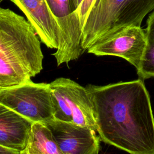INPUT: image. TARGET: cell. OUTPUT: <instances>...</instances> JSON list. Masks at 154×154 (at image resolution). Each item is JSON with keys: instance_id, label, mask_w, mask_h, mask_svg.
<instances>
[{"instance_id": "5b68a950", "label": "cell", "mask_w": 154, "mask_h": 154, "mask_svg": "<svg viewBox=\"0 0 154 154\" xmlns=\"http://www.w3.org/2000/svg\"><path fill=\"white\" fill-rule=\"evenodd\" d=\"M0 103L32 123H45L54 119V109L47 83L31 80L12 87L0 89Z\"/></svg>"}, {"instance_id": "ba28073f", "label": "cell", "mask_w": 154, "mask_h": 154, "mask_svg": "<svg viewBox=\"0 0 154 154\" xmlns=\"http://www.w3.org/2000/svg\"><path fill=\"white\" fill-rule=\"evenodd\" d=\"M45 123L63 154H94L99 152L100 138L94 131L55 119Z\"/></svg>"}, {"instance_id": "2e32d148", "label": "cell", "mask_w": 154, "mask_h": 154, "mask_svg": "<svg viewBox=\"0 0 154 154\" xmlns=\"http://www.w3.org/2000/svg\"><path fill=\"white\" fill-rule=\"evenodd\" d=\"M21 154H41L38 152L35 149L29 145H28L22 151H21Z\"/></svg>"}, {"instance_id": "30bf717a", "label": "cell", "mask_w": 154, "mask_h": 154, "mask_svg": "<svg viewBox=\"0 0 154 154\" xmlns=\"http://www.w3.org/2000/svg\"><path fill=\"white\" fill-rule=\"evenodd\" d=\"M32 122L0 103V145L19 151L28 146Z\"/></svg>"}, {"instance_id": "4fadbf2b", "label": "cell", "mask_w": 154, "mask_h": 154, "mask_svg": "<svg viewBox=\"0 0 154 154\" xmlns=\"http://www.w3.org/2000/svg\"><path fill=\"white\" fill-rule=\"evenodd\" d=\"M145 32L146 45L140 67L137 70L139 78L143 80L154 78V11L148 17Z\"/></svg>"}, {"instance_id": "9c48e42d", "label": "cell", "mask_w": 154, "mask_h": 154, "mask_svg": "<svg viewBox=\"0 0 154 154\" xmlns=\"http://www.w3.org/2000/svg\"><path fill=\"white\" fill-rule=\"evenodd\" d=\"M10 1L25 14L41 42L48 48L57 49L60 41V30L46 1Z\"/></svg>"}, {"instance_id": "9a60e30c", "label": "cell", "mask_w": 154, "mask_h": 154, "mask_svg": "<svg viewBox=\"0 0 154 154\" xmlns=\"http://www.w3.org/2000/svg\"><path fill=\"white\" fill-rule=\"evenodd\" d=\"M0 154H21V152L0 145Z\"/></svg>"}, {"instance_id": "ac0fdd59", "label": "cell", "mask_w": 154, "mask_h": 154, "mask_svg": "<svg viewBox=\"0 0 154 154\" xmlns=\"http://www.w3.org/2000/svg\"><path fill=\"white\" fill-rule=\"evenodd\" d=\"M94 154H99V152H96Z\"/></svg>"}, {"instance_id": "6da1fadb", "label": "cell", "mask_w": 154, "mask_h": 154, "mask_svg": "<svg viewBox=\"0 0 154 154\" xmlns=\"http://www.w3.org/2000/svg\"><path fill=\"white\" fill-rule=\"evenodd\" d=\"M86 88L103 142L129 154H154V117L143 79Z\"/></svg>"}, {"instance_id": "e0dca14e", "label": "cell", "mask_w": 154, "mask_h": 154, "mask_svg": "<svg viewBox=\"0 0 154 154\" xmlns=\"http://www.w3.org/2000/svg\"><path fill=\"white\" fill-rule=\"evenodd\" d=\"M83 0H70V2L72 8V10L77 13V11L80 6V5L81 4ZM78 14V13H77Z\"/></svg>"}, {"instance_id": "7c38bea8", "label": "cell", "mask_w": 154, "mask_h": 154, "mask_svg": "<svg viewBox=\"0 0 154 154\" xmlns=\"http://www.w3.org/2000/svg\"><path fill=\"white\" fill-rule=\"evenodd\" d=\"M28 145L41 154H63L51 131L43 123H32Z\"/></svg>"}, {"instance_id": "5bb4252c", "label": "cell", "mask_w": 154, "mask_h": 154, "mask_svg": "<svg viewBox=\"0 0 154 154\" xmlns=\"http://www.w3.org/2000/svg\"><path fill=\"white\" fill-rule=\"evenodd\" d=\"M94 1L95 0H83L77 11V13L82 27Z\"/></svg>"}, {"instance_id": "d6986e66", "label": "cell", "mask_w": 154, "mask_h": 154, "mask_svg": "<svg viewBox=\"0 0 154 154\" xmlns=\"http://www.w3.org/2000/svg\"><path fill=\"white\" fill-rule=\"evenodd\" d=\"M2 1H3V0H0V3H1V2Z\"/></svg>"}, {"instance_id": "7a4b0ae2", "label": "cell", "mask_w": 154, "mask_h": 154, "mask_svg": "<svg viewBox=\"0 0 154 154\" xmlns=\"http://www.w3.org/2000/svg\"><path fill=\"white\" fill-rule=\"evenodd\" d=\"M154 10V0H95L82 27L85 52L100 38L129 26H141Z\"/></svg>"}, {"instance_id": "8fae6325", "label": "cell", "mask_w": 154, "mask_h": 154, "mask_svg": "<svg viewBox=\"0 0 154 154\" xmlns=\"http://www.w3.org/2000/svg\"><path fill=\"white\" fill-rule=\"evenodd\" d=\"M33 76L30 67L22 59L0 53V89L20 85Z\"/></svg>"}, {"instance_id": "3957f363", "label": "cell", "mask_w": 154, "mask_h": 154, "mask_svg": "<svg viewBox=\"0 0 154 154\" xmlns=\"http://www.w3.org/2000/svg\"><path fill=\"white\" fill-rule=\"evenodd\" d=\"M40 43L28 20L9 8L0 7V53L22 59L35 76L43 69Z\"/></svg>"}, {"instance_id": "52a82bcc", "label": "cell", "mask_w": 154, "mask_h": 154, "mask_svg": "<svg viewBox=\"0 0 154 154\" xmlns=\"http://www.w3.org/2000/svg\"><path fill=\"white\" fill-rule=\"evenodd\" d=\"M146 45L145 31L141 26H129L100 38L87 51L97 56L111 55L122 58L137 70Z\"/></svg>"}, {"instance_id": "8992f818", "label": "cell", "mask_w": 154, "mask_h": 154, "mask_svg": "<svg viewBox=\"0 0 154 154\" xmlns=\"http://www.w3.org/2000/svg\"><path fill=\"white\" fill-rule=\"evenodd\" d=\"M61 34L58 48L52 54L58 66L78 59L84 52L81 46L82 26L70 0H46Z\"/></svg>"}, {"instance_id": "277c9868", "label": "cell", "mask_w": 154, "mask_h": 154, "mask_svg": "<svg viewBox=\"0 0 154 154\" xmlns=\"http://www.w3.org/2000/svg\"><path fill=\"white\" fill-rule=\"evenodd\" d=\"M54 119L87 127L96 132L93 105L86 87L65 78L49 83Z\"/></svg>"}]
</instances>
